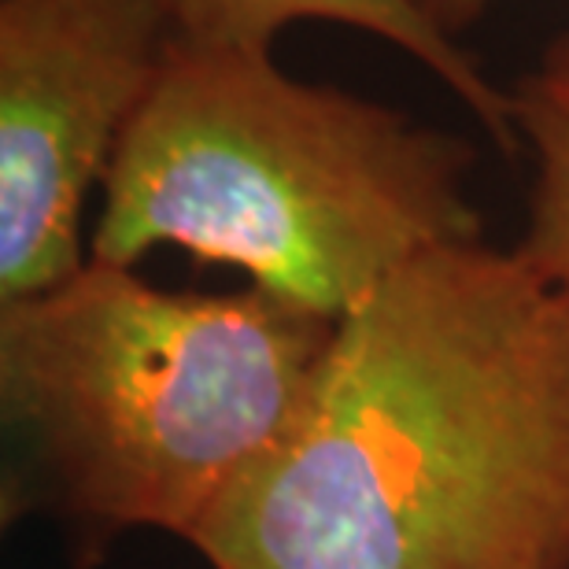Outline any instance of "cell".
Returning a JSON list of instances; mask_svg holds the SVG:
<instances>
[{"label": "cell", "mask_w": 569, "mask_h": 569, "mask_svg": "<svg viewBox=\"0 0 569 569\" xmlns=\"http://www.w3.org/2000/svg\"><path fill=\"white\" fill-rule=\"evenodd\" d=\"M189 543L211 569H569V303L518 248L400 267Z\"/></svg>", "instance_id": "6da1fadb"}, {"label": "cell", "mask_w": 569, "mask_h": 569, "mask_svg": "<svg viewBox=\"0 0 569 569\" xmlns=\"http://www.w3.org/2000/svg\"><path fill=\"white\" fill-rule=\"evenodd\" d=\"M470 170L462 138L292 78L274 52L170 41L89 256L133 267L181 248L337 322L418 256L485 241Z\"/></svg>", "instance_id": "7a4b0ae2"}, {"label": "cell", "mask_w": 569, "mask_h": 569, "mask_svg": "<svg viewBox=\"0 0 569 569\" xmlns=\"http://www.w3.org/2000/svg\"><path fill=\"white\" fill-rule=\"evenodd\" d=\"M333 326L256 284L170 292L89 256L0 303V411L63 515L189 540L292 426Z\"/></svg>", "instance_id": "3957f363"}, {"label": "cell", "mask_w": 569, "mask_h": 569, "mask_svg": "<svg viewBox=\"0 0 569 569\" xmlns=\"http://www.w3.org/2000/svg\"><path fill=\"white\" fill-rule=\"evenodd\" d=\"M167 44L156 0H0V303L86 267V200Z\"/></svg>", "instance_id": "277c9868"}, {"label": "cell", "mask_w": 569, "mask_h": 569, "mask_svg": "<svg viewBox=\"0 0 569 569\" xmlns=\"http://www.w3.org/2000/svg\"><path fill=\"white\" fill-rule=\"evenodd\" d=\"M170 41L197 49L274 52V41L296 22H337L407 52L488 130L499 152H518L510 89L481 71L462 41L440 33L415 0H156Z\"/></svg>", "instance_id": "5b68a950"}, {"label": "cell", "mask_w": 569, "mask_h": 569, "mask_svg": "<svg viewBox=\"0 0 569 569\" xmlns=\"http://www.w3.org/2000/svg\"><path fill=\"white\" fill-rule=\"evenodd\" d=\"M518 144L532 156L529 226L518 256L569 303V27L510 89Z\"/></svg>", "instance_id": "8992f818"}, {"label": "cell", "mask_w": 569, "mask_h": 569, "mask_svg": "<svg viewBox=\"0 0 569 569\" xmlns=\"http://www.w3.org/2000/svg\"><path fill=\"white\" fill-rule=\"evenodd\" d=\"M415 4L440 33L459 41L473 22L485 19V11L492 8L496 0H415Z\"/></svg>", "instance_id": "52a82bcc"}]
</instances>
